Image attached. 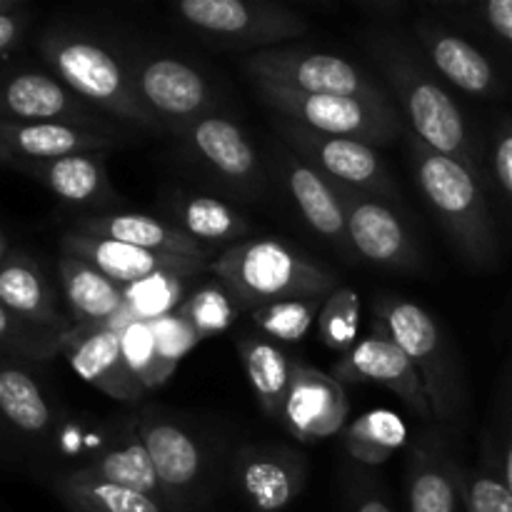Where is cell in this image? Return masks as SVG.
I'll use <instances>...</instances> for the list:
<instances>
[{
    "label": "cell",
    "instance_id": "24",
    "mask_svg": "<svg viewBox=\"0 0 512 512\" xmlns=\"http://www.w3.org/2000/svg\"><path fill=\"white\" fill-rule=\"evenodd\" d=\"M415 35H418L420 45L428 53L433 68L445 80H450L455 88L468 95H478V98L495 93L498 73H495L488 55L480 53L473 43L438 28L435 23H418L415 25Z\"/></svg>",
    "mask_w": 512,
    "mask_h": 512
},
{
    "label": "cell",
    "instance_id": "42",
    "mask_svg": "<svg viewBox=\"0 0 512 512\" xmlns=\"http://www.w3.org/2000/svg\"><path fill=\"white\" fill-rule=\"evenodd\" d=\"M150 325H153L155 345H158L163 375L165 380H170L175 370H178L180 360H183L185 355L200 343V335L190 328V323L180 313L168 315V318H160Z\"/></svg>",
    "mask_w": 512,
    "mask_h": 512
},
{
    "label": "cell",
    "instance_id": "18",
    "mask_svg": "<svg viewBox=\"0 0 512 512\" xmlns=\"http://www.w3.org/2000/svg\"><path fill=\"white\" fill-rule=\"evenodd\" d=\"M60 248L83 258L85 263L98 268L105 278L118 283L120 288H128V285L150 278L155 273H180L190 278L205 268V260L153 253V250L135 248V245L118 243V240L95 238V235L78 233V230H68L63 235Z\"/></svg>",
    "mask_w": 512,
    "mask_h": 512
},
{
    "label": "cell",
    "instance_id": "32",
    "mask_svg": "<svg viewBox=\"0 0 512 512\" xmlns=\"http://www.w3.org/2000/svg\"><path fill=\"white\" fill-rule=\"evenodd\" d=\"M343 443L355 463L383 465L408 443V428L390 410H370L345 428Z\"/></svg>",
    "mask_w": 512,
    "mask_h": 512
},
{
    "label": "cell",
    "instance_id": "43",
    "mask_svg": "<svg viewBox=\"0 0 512 512\" xmlns=\"http://www.w3.org/2000/svg\"><path fill=\"white\" fill-rule=\"evenodd\" d=\"M493 170L500 190L512 205V115H503L493 133Z\"/></svg>",
    "mask_w": 512,
    "mask_h": 512
},
{
    "label": "cell",
    "instance_id": "6",
    "mask_svg": "<svg viewBox=\"0 0 512 512\" xmlns=\"http://www.w3.org/2000/svg\"><path fill=\"white\" fill-rule=\"evenodd\" d=\"M265 105L283 113L290 123L338 138H355L368 145H388L403 133V120L393 103H370L340 95H313L288 85L253 80Z\"/></svg>",
    "mask_w": 512,
    "mask_h": 512
},
{
    "label": "cell",
    "instance_id": "10",
    "mask_svg": "<svg viewBox=\"0 0 512 512\" xmlns=\"http://www.w3.org/2000/svg\"><path fill=\"white\" fill-rule=\"evenodd\" d=\"M278 130L288 140V145L303 153L313 163V168L320 170L328 180L353 185L363 193L390 200V203L400 200L398 188L373 145L360 143L355 138L318 133L290 120H280Z\"/></svg>",
    "mask_w": 512,
    "mask_h": 512
},
{
    "label": "cell",
    "instance_id": "2",
    "mask_svg": "<svg viewBox=\"0 0 512 512\" xmlns=\"http://www.w3.org/2000/svg\"><path fill=\"white\" fill-rule=\"evenodd\" d=\"M365 48L395 93L410 133L428 148L478 170L465 115L443 85L425 70L418 55L393 33H368Z\"/></svg>",
    "mask_w": 512,
    "mask_h": 512
},
{
    "label": "cell",
    "instance_id": "40",
    "mask_svg": "<svg viewBox=\"0 0 512 512\" xmlns=\"http://www.w3.org/2000/svg\"><path fill=\"white\" fill-rule=\"evenodd\" d=\"M120 343H123V355L130 373L140 380L145 390L160 388V385L168 383L163 375V365H160L153 325L135 320L120 333Z\"/></svg>",
    "mask_w": 512,
    "mask_h": 512
},
{
    "label": "cell",
    "instance_id": "48",
    "mask_svg": "<svg viewBox=\"0 0 512 512\" xmlns=\"http://www.w3.org/2000/svg\"><path fill=\"white\" fill-rule=\"evenodd\" d=\"M20 3L15 0H0V15H8V13H18Z\"/></svg>",
    "mask_w": 512,
    "mask_h": 512
},
{
    "label": "cell",
    "instance_id": "20",
    "mask_svg": "<svg viewBox=\"0 0 512 512\" xmlns=\"http://www.w3.org/2000/svg\"><path fill=\"white\" fill-rule=\"evenodd\" d=\"M0 303L20 320L48 333L63 335L73 328L60 310L45 270L25 253H10L0 265Z\"/></svg>",
    "mask_w": 512,
    "mask_h": 512
},
{
    "label": "cell",
    "instance_id": "1",
    "mask_svg": "<svg viewBox=\"0 0 512 512\" xmlns=\"http://www.w3.org/2000/svg\"><path fill=\"white\" fill-rule=\"evenodd\" d=\"M405 145L418 188L458 253L475 268H495L500 240L478 170L428 148L410 130Z\"/></svg>",
    "mask_w": 512,
    "mask_h": 512
},
{
    "label": "cell",
    "instance_id": "8",
    "mask_svg": "<svg viewBox=\"0 0 512 512\" xmlns=\"http://www.w3.org/2000/svg\"><path fill=\"white\" fill-rule=\"evenodd\" d=\"M250 80H270L313 95H340L370 103H390L388 93L343 55L315 50L273 48L248 53L243 58Z\"/></svg>",
    "mask_w": 512,
    "mask_h": 512
},
{
    "label": "cell",
    "instance_id": "14",
    "mask_svg": "<svg viewBox=\"0 0 512 512\" xmlns=\"http://www.w3.org/2000/svg\"><path fill=\"white\" fill-rule=\"evenodd\" d=\"M350 415L345 385L330 373L295 363L280 423L300 443H320L343 433Z\"/></svg>",
    "mask_w": 512,
    "mask_h": 512
},
{
    "label": "cell",
    "instance_id": "33",
    "mask_svg": "<svg viewBox=\"0 0 512 512\" xmlns=\"http://www.w3.org/2000/svg\"><path fill=\"white\" fill-rule=\"evenodd\" d=\"M483 460V468L503 480L512 493V345L495 385L488 428L483 435Z\"/></svg>",
    "mask_w": 512,
    "mask_h": 512
},
{
    "label": "cell",
    "instance_id": "31",
    "mask_svg": "<svg viewBox=\"0 0 512 512\" xmlns=\"http://www.w3.org/2000/svg\"><path fill=\"white\" fill-rule=\"evenodd\" d=\"M175 223L193 240L220 245L238 240L248 233V220L235 213L228 203L210 195H180L173 203Z\"/></svg>",
    "mask_w": 512,
    "mask_h": 512
},
{
    "label": "cell",
    "instance_id": "34",
    "mask_svg": "<svg viewBox=\"0 0 512 512\" xmlns=\"http://www.w3.org/2000/svg\"><path fill=\"white\" fill-rule=\"evenodd\" d=\"M83 470L93 478L105 480V483L120 485V488L138 490V493L150 495V498L165 503L163 488L155 475L153 460H150L145 445L138 440L123 445V448H113L108 453L98 455L93 463L83 465ZM168 508V505H165Z\"/></svg>",
    "mask_w": 512,
    "mask_h": 512
},
{
    "label": "cell",
    "instance_id": "5",
    "mask_svg": "<svg viewBox=\"0 0 512 512\" xmlns=\"http://www.w3.org/2000/svg\"><path fill=\"white\" fill-rule=\"evenodd\" d=\"M40 53L55 78L100 113L145 130H163L140 98L130 70L98 40L70 30H48L40 38Z\"/></svg>",
    "mask_w": 512,
    "mask_h": 512
},
{
    "label": "cell",
    "instance_id": "49",
    "mask_svg": "<svg viewBox=\"0 0 512 512\" xmlns=\"http://www.w3.org/2000/svg\"><path fill=\"white\" fill-rule=\"evenodd\" d=\"M13 163V155L8 153V148L3 145V140H0V165H10Z\"/></svg>",
    "mask_w": 512,
    "mask_h": 512
},
{
    "label": "cell",
    "instance_id": "9",
    "mask_svg": "<svg viewBox=\"0 0 512 512\" xmlns=\"http://www.w3.org/2000/svg\"><path fill=\"white\" fill-rule=\"evenodd\" d=\"M0 123H70L120 138V125L40 70H13L0 78Z\"/></svg>",
    "mask_w": 512,
    "mask_h": 512
},
{
    "label": "cell",
    "instance_id": "17",
    "mask_svg": "<svg viewBox=\"0 0 512 512\" xmlns=\"http://www.w3.org/2000/svg\"><path fill=\"white\" fill-rule=\"evenodd\" d=\"M233 480L255 512H283L305 488L298 453L273 445H245L233 458Z\"/></svg>",
    "mask_w": 512,
    "mask_h": 512
},
{
    "label": "cell",
    "instance_id": "29",
    "mask_svg": "<svg viewBox=\"0 0 512 512\" xmlns=\"http://www.w3.org/2000/svg\"><path fill=\"white\" fill-rule=\"evenodd\" d=\"M0 420L23 438H40L53 428V408L38 380L13 360H0Z\"/></svg>",
    "mask_w": 512,
    "mask_h": 512
},
{
    "label": "cell",
    "instance_id": "37",
    "mask_svg": "<svg viewBox=\"0 0 512 512\" xmlns=\"http://www.w3.org/2000/svg\"><path fill=\"white\" fill-rule=\"evenodd\" d=\"M360 333V295L348 285H338L318 315V335L325 348L335 353H348L358 343Z\"/></svg>",
    "mask_w": 512,
    "mask_h": 512
},
{
    "label": "cell",
    "instance_id": "45",
    "mask_svg": "<svg viewBox=\"0 0 512 512\" xmlns=\"http://www.w3.org/2000/svg\"><path fill=\"white\" fill-rule=\"evenodd\" d=\"M350 512H395L383 493L373 483L355 485L350 493Z\"/></svg>",
    "mask_w": 512,
    "mask_h": 512
},
{
    "label": "cell",
    "instance_id": "4",
    "mask_svg": "<svg viewBox=\"0 0 512 512\" xmlns=\"http://www.w3.org/2000/svg\"><path fill=\"white\" fill-rule=\"evenodd\" d=\"M210 268L248 310L288 298H328L338 288L328 268L275 238L230 245Z\"/></svg>",
    "mask_w": 512,
    "mask_h": 512
},
{
    "label": "cell",
    "instance_id": "38",
    "mask_svg": "<svg viewBox=\"0 0 512 512\" xmlns=\"http://www.w3.org/2000/svg\"><path fill=\"white\" fill-rule=\"evenodd\" d=\"M230 290L223 283H205L188 295L183 308L178 310L190 328L200 335V340L213 338V335L225 333L235 320V303Z\"/></svg>",
    "mask_w": 512,
    "mask_h": 512
},
{
    "label": "cell",
    "instance_id": "13",
    "mask_svg": "<svg viewBox=\"0 0 512 512\" xmlns=\"http://www.w3.org/2000/svg\"><path fill=\"white\" fill-rule=\"evenodd\" d=\"M330 183L345 210L348 238L355 253L380 268L418 270L420 260L413 238H410L403 218H398V213L388 203L353 188V185L335 183V180Z\"/></svg>",
    "mask_w": 512,
    "mask_h": 512
},
{
    "label": "cell",
    "instance_id": "41",
    "mask_svg": "<svg viewBox=\"0 0 512 512\" xmlns=\"http://www.w3.org/2000/svg\"><path fill=\"white\" fill-rule=\"evenodd\" d=\"M465 512H512V493L485 468H460Z\"/></svg>",
    "mask_w": 512,
    "mask_h": 512
},
{
    "label": "cell",
    "instance_id": "39",
    "mask_svg": "<svg viewBox=\"0 0 512 512\" xmlns=\"http://www.w3.org/2000/svg\"><path fill=\"white\" fill-rule=\"evenodd\" d=\"M0 353L13 358L48 360L60 353V335L25 323L0 303Z\"/></svg>",
    "mask_w": 512,
    "mask_h": 512
},
{
    "label": "cell",
    "instance_id": "23",
    "mask_svg": "<svg viewBox=\"0 0 512 512\" xmlns=\"http://www.w3.org/2000/svg\"><path fill=\"white\" fill-rule=\"evenodd\" d=\"M0 140L13 155V163H43L80 153H105L118 143L115 135L95 133L70 123H0Z\"/></svg>",
    "mask_w": 512,
    "mask_h": 512
},
{
    "label": "cell",
    "instance_id": "22",
    "mask_svg": "<svg viewBox=\"0 0 512 512\" xmlns=\"http://www.w3.org/2000/svg\"><path fill=\"white\" fill-rule=\"evenodd\" d=\"M275 160L280 163L285 185H288L295 205H298L300 213H303L305 223H308L315 233L328 238L333 245H338L343 253H355L348 238L345 210L343 205H340V198L338 193H335L333 183H330L320 170L303 163V160L295 158L288 150H278V153H275Z\"/></svg>",
    "mask_w": 512,
    "mask_h": 512
},
{
    "label": "cell",
    "instance_id": "36",
    "mask_svg": "<svg viewBox=\"0 0 512 512\" xmlns=\"http://www.w3.org/2000/svg\"><path fill=\"white\" fill-rule=\"evenodd\" d=\"M325 298H288L250 310V320L268 338L283 343H300L313 328Z\"/></svg>",
    "mask_w": 512,
    "mask_h": 512
},
{
    "label": "cell",
    "instance_id": "30",
    "mask_svg": "<svg viewBox=\"0 0 512 512\" xmlns=\"http://www.w3.org/2000/svg\"><path fill=\"white\" fill-rule=\"evenodd\" d=\"M238 350L260 408L270 420H280L295 363H290L288 355L263 335H243L238 340Z\"/></svg>",
    "mask_w": 512,
    "mask_h": 512
},
{
    "label": "cell",
    "instance_id": "11",
    "mask_svg": "<svg viewBox=\"0 0 512 512\" xmlns=\"http://www.w3.org/2000/svg\"><path fill=\"white\" fill-rule=\"evenodd\" d=\"M333 378L340 383H370L398 395L418 418L433 420L428 393L423 388L418 370L410 363L398 343L390 338L383 323L373 320V328L363 340L353 345L338 363L333 365Z\"/></svg>",
    "mask_w": 512,
    "mask_h": 512
},
{
    "label": "cell",
    "instance_id": "35",
    "mask_svg": "<svg viewBox=\"0 0 512 512\" xmlns=\"http://www.w3.org/2000/svg\"><path fill=\"white\" fill-rule=\"evenodd\" d=\"M185 283H188V275L180 273L150 275V278L123 288L125 308L135 315V320H143V323L168 318L183 308Z\"/></svg>",
    "mask_w": 512,
    "mask_h": 512
},
{
    "label": "cell",
    "instance_id": "26",
    "mask_svg": "<svg viewBox=\"0 0 512 512\" xmlns=\"http://www.w3.org/2000/svg\"><path fill=\"white\" fill-rule=\"evenodd\" d=\"M78 233L95 235V238L118 240V243L135 245V248L153 250V253L178 255V258L205 260L208 250L185 235L180 228L155 220L140 213H113V215H90L75 223Z\"/></svg>",
    "mask_w": 512,
    "mask_h": 512
},
{
    "label": "cell",
    "instance_id": "21",
    "mask_svg": "<svg viewBox=\"0 0 512 512\" xmlns=\"http://www.w3.org/2000/svg\"><path fill=\"white\" fill-rule=\"evenodd\" d=\"M188 145L205 165L235 188L260 190V163L248 135L228 118L205 115L185 128Z\"/></svg>",
    "mask_w": 512,
    "mask_h": 512
},
{
    "label": "cell",
    "instance_id": "15",
    "mask_svg": "<svg viewBox=\"0 0 512 512\" xmlns=\"http://www.w3.org/2000/svg\"><path fill=\"white\" fill-rule=\"evenodd\" d=\"M135 88L155 118L170 128H188L213 105L203 75L180 58H150L133 68Z\"/></svg>",
    "mask_w": 512,
    "mask_h": 512
},
{
    "label": "cell",
    "instance_id": "12",
    "mask_svg": "<svg viewBox=\"0 0 512 512\" xmlns=\"http://www.w3.org/2000/svg\"><path fill=\"white\" fill-rule=\"evenodd\" d=\"M138 438L153 460L168 510L180 512L193 505L208 475L203 443L163 415H145L138 425Z\"/></svg>",
    "mask_w": 512,
    "mask_h": 512
},
{
    "label": "cell",
    "instance_id": "19",
    "mask_svg": "<svg viewBox=\"0 0 512 512\" xmlns=\"http://www.w3.org/2000/svg\"><path fill=\"white\" fill-rule=\"evenodd\" d=\"M408 512H460V465L450 458L443 440L433 433L420 435L410 448L405 468Z\"/></svg>",
    "mask_w": 512,
    "mask_h": 512
},
{
    "label": "cell",
    "instance_id": "16",
    "mask_svg": "<svg viewBox=\"0 0 512 512\" xmlns=\"http://www.w3.org/2000/svg\"><path fill=\"white\" fill-rule=\"evenodd\" d=\"M60 353L78 378L118 403H138L148 393L125 363L120 333L105 325H73L60 335Z\"/></svg>",
    "mask_w": 512,
    "mask_h": 512
},
{
    "label": "cell",
    "instance_id": "44",
    "mask_svg": "<svg viewBox=\"0 0 512 512\" xmlns=\"http://www.w3.org/2000/svg\"><path fill=\"white\" fill-rule=\"evenodd\" d=\"M483 23L498 35L500 40L512 45V0H488L478 8Z\"/></svg>",
    "mask_w": 512,
    "mask_h": 512
},
{
    "label": "cell",
    "instance_id": "3",
    "mask_svg": "<svg viewBox=\"0 0 512 512\" xmlns=\"http://www.w3.org/2000/svg\"><path fill=\"white\" fill-rule=\"evenodd\" d=\"M373 320L385 325L390 338L403 348L418 370L428 393L433 418L445 433H455L468 413V378L463 360L443 325L408 298L380 295L373 300Z\"/></svg>",
    "mask_w": 512,
    "mask_h": 512
},
{
    "label": "cell",
    "instance_id": "28",
    "mask_svg": "<svg viewBox=\"0 0 512 512\" xmlns=\"http://www.w3.org/2000/svg\"><path fill=\"white\" fill-rule=\"evenodd\" d=\"M50 488L68 512H170L160 500L138 490L105 483L85 473L83 468L55 475Z\"/></svg>",
    "mask_w": 512,
    "mask_h": 512
},
{
    "label": "cell",
    "instance_id": "25",
    "mask_svg": "<svg viewBox=\"0 0 512 512\" xmlns=\"http://www.w3.org/2000/svg\"><path fill=\"white\" fill-rule=\"evenodd\" d=\"M13 165L45 185L63 203L103 205L113 198L105 153H80L58 160H43V163L15 160Z\"/></svg>",
    "mask_w": 512,
    "mask_h": 512
},
{
    "label": "cell",
    "instance_id": "7",
    "mask_svg": "<svg viewBox=\"0 0 512 512\" xmlns=\"http://www.w3.org/2000/svg\"><path fill=\"white\" fill-rule=\"evenodd\" d=\"M175 18L220 48L260 53L308 33V20L293 8L263 0H183Z\"/></svg>",
    "mask_w": 512,
    "mask_h": 512
},
{
    "label": "cell",
    "instance_id": "46",
    "mask_svg": "<svg viewBox=\"0 0 512 512\" xmlns=\"http://www.w3.org/2000/svg\"><path fill=\"white\" fill-rule=\"evenodd\" d=\"M25 25H28V18H25L20 10L18 13L0 15V55L18 43L20 35H23V30H25Z\"/></svg>",
    "mask_w": 512,
    "mask_h": 512
},
{
    "label": "cell",
    "instance_id": "27",
    "mask_svg": "<svg viewBox=\"0 0 512 512\" xmlns=\"http://www.w3.org/2000/svg\"><path fill=\"white\" fill-rule=\"evenodd\" d=\"M58 273L73 325H108L123 310V288L78 255L60 248Z\"/></svg>",
    "mask_w": 512,
    "mask_h": 512
},
{
    "label": "cell",
    "instance_id": "47",
    "mask_svg": "<svg viewBox=\"0 0 512 512\" xmlns=\"http://www.w3.org/2000/svg\"><path fill=\"white\" fill-rule=\"evenodd\" d=\"M8 255H10V240H8V235L0 230V265L5 263V258H8Z\"/></svg>",
    "mask_w": 512,
    "mask_h": 512
}]
</instances>
